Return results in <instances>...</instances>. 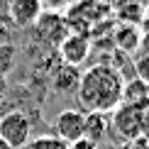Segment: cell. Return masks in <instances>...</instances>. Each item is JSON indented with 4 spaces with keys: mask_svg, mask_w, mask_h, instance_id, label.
Segmentation results:
<instances>
[{
    "mask_svg": "<svg viewBox=\"0 0 149 149\" xmlns=\"http://www.w3.org/2000/svg\"><path fill=\"white\" fill-rule=\"evenodd\" d=\"M122 88H125V78L115 66L93 64L91 69L81 73L76 88L81 113H100V115L113 113L122 103Z\"/></svg>",
    "mask_w": 149,
    "mask_h": 149,
    "instance_id": "cell-1",
    "label": "cell"
},
{
    "mask_svg": "<svg viewBox=\"0 0 149 149\" xmlns=\"http://www.w3.org/2000/svg\"><path fill=\"white\" fill-rule=\"evenodd\" d=\"M110 130L120 137L122 142H132L144 137V113L137 108H130V105H117L113 110V117H110Z\"/></svg>",
    "mask_w": 149,
    "mask_h": 149,
    "instance_id": "cell-2",
    "label": "cell"
},
{
    "mask_svg": "<svg viewBox=\"0 0 149 149\" xmlns=\"http://www.w3.org/2000/svg\"><path fill=\"white\" fill-rule=\"evenodd\" d=\"M0 139H3L10 149H22L29 139H32L29 117L24 113H20V110L5 113L0 117Z\"/></svg>",
    "mask_w": 149,
    "mask_h": 149,
    "instance_id": "cell-3",
    "label": "cell"
},
{
    "mask_svg": "<svg viewBox=\"0 0 149 149\" xmlns=\"http://www.w3.org/2000/svg\"><path fill=\"white\" fill-rule=\"evenodd\" d=\"M34 32L39 37V42H44L49 47H59L61 42L69 37V24H66V17L61 12H52V10H44L39 15V20L34 22Z\"/></svg>",
    "mask_w": 149,
    "mask_h": 149,
    "instance_id": "cell-4",
    "label": "cell"
},
{
    "mask_svg": "<svg viewBox=\"0 0 149 149\" xmlns=\"http://www.w3.org/2000/svg\"><path fill=\"white\" fill-rule=\"evenodd\" d=\"M91 54V34H78V32H69L64 42L59 44V56L61 64L78 69L81 64H86Z\"/></svg>",
    "mask_w": 149,
    "mask_h": 149,
    "instance_id": "cell-5",
    "label": "cell"
},
{
    "mask_svg": "<svg viewBox=\"0 0 149 149\" xmlns=\"http://www.w3.org/2000/svg\"><path fill=\"white\" fill-rule=\"evenodd\" d=\"M83 117L86 113H81L76 108H66L61 110L54 120V137H59L66 144H73L83 137Z\"/></svg>",
    "mask_w": 149,
    "mask_h": 149,
    "instance_id": "cell-6",
    "label": "cell"
},
{
    "mask_svg": "<svg viewBox=\"0 0 149 149\" xmlns=\"http://www.w3.org/2000/svg\"><path fill=\"white\" fill-rule=\"evenodd\" d=\"M8 12L17 27H34V22L44 12V5L39 0H12L8 5Z\"/></svg>",
    "mask_w": 149,
    "mask_h": 149,
    "instance_id": "cell-7",
    "label": "cell"
},
{
    "mask_svg": "<svg viewBox=\"0 0 149 149\" xmlns=\"http://www.w3.org/2000/svg\"><path fill=\"white\" fill-rule=\"evenodd\" d=\"M122 105L137 108L142 113L149 110V83L142 78H132L130 83H125L122 88Z\"/></svg>",
    "mask_w": 149,
    "mask_h": 149,
    "instance_id": "cell-8",
    "label": "cell"
},
{
    "mask_svg": "<svg viewBox=\"0 0 149 149\" xmlns=\"http://www.w3.org/2000/svg\"><path fill=\"white\" fill-rule=\"evenodd\" d=\"M108 132H110L108 115L86 113V117H83V139L93 142V144H100V142L108 137Z\"/></svg>",
    "mask_w": 149,
    "mask_h": 149,
    "instance_id": "cell-9",
    "label": "cell"
},
{
    "mask_svg": "<svg viewBox=\"0 0 149 149\" xmlns=\"http://www.w3.org/2000/svg\"><path fill=\"white\" fill-rule=\"evenodd\" d=\"M78 81H81V71L73 69V66L61 64L52 76V86L56 93H76L78 88Z\"/></svg>",
    "mask_w": 149,
    "mask_h": 149,
    "instance_id": "cell-10",
    "label": "cell"
},
{
    "mask_svg": "<svg viewBox=\"0 0 149 149\" xmlns=\"http://www.w3.org/2000/svg\"><path fill=\"white\" fill-rule=\"evenodd\" d=\"M113 39H115L117 49H122L125 54H130V52H134V49L139 47L142 34H139L137 27H132V24H122V27H117L113 32Z\"/></svg>",
    "mask_w": 149,
    "mask_h": 149,
    "instance_id": "cell-11",
    "label": "cell"
},
{
    "mask_svg": "<svg viewBox=\"0 0 149 149\" xmlns=\"http://www.w3.org/2000/svg\"><path fill=\"white\" fill-rule=\"evenodd\" d=\"M117 12V20L122 24H132V27H137L142 22V15H144V8L142 5H120V8H115Z\"/></svg>",
    "mask_w": 149,
    "mask_h": 149,
    "instance_id": "cell-12",
    "label": "cell"
},
{
    "mask_svg": "<svg viewBox=\"0 0 149 149\" xmlns=\"http://www.w3.org/2000/svg\"><path fill=\"white\" fill-rule=\"evenodd\" d=\"M22 149H69V144L54 134H39V137H32Z\"/></svg>",
    "mask_w": 149,
    "mask_h": 149,
    "instance_id": "cell-13",
    "label": "cell"
},
{
    "mask_svg": "<svg viewBox=\"0 0 149 149\" xmlns=\"http://www.w3.org/2000/svg\"><path fill=\"white\" fill-rule=\"evenodd\" d=\"M120 149H149V139L139 137V139H132V142H122Z\"/></svg>",
    "mask_w": 149,
    "mask_h": 149,
    "instance_id": "cell-14",
    "label": "cell"
},
{
    "mask_svg": "<svg viewBox=\"0 0 149 149\" xmlns=\"http://www.w3.org/2000/svg\"><path fill=\"white\" fill-rule=\"evenodd\" d=\"M69 149H98V144H93V142H88V139H83V137H81L78 142L69 144Z\"/></svg>",
    "mask_w": 149,
    "mask_h": 149,
    "instance_id": "cell-15",
    "label": "cell"
},
{
    "mask_svg": "<svg viewBox=\"0 0 149 149\" xmlns=\"http://www.w3.org/2000/svg\"><path fill=\"white\" fill-rule=\"evenodd\" d=\"M0 149H10V147H8V144H5V142H3V139H0Z\"/></svg>",
    "mask_w": 149,
    "mask_h": 149,
    "instance_id": "cell-16",
    "label": "cell"
}]
</instances>
